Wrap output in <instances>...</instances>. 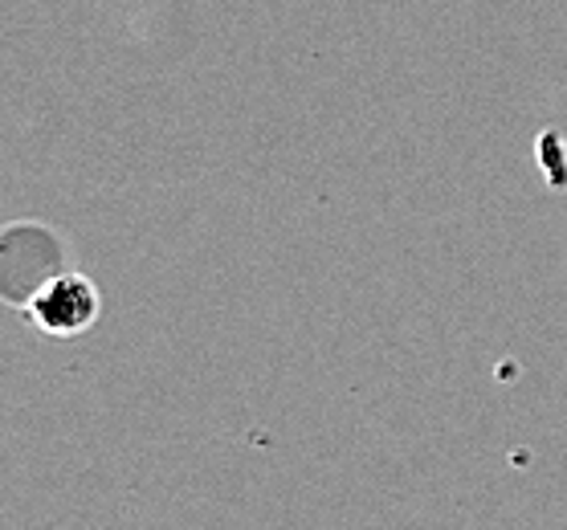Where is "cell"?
Instances as JSON below:
<instances>
[{"mask_svg": "<svg viewBox=\"0 0 567 530\" xmlns=\"http://www.w3.org/2000/svg\"><path fill=\"white\" fill-rule=\"evenodd\" d=\"M103 314V294L86 273L58 270L38 282L25 298V319L50 339H78L94 331Z\"/></svg>", "mask_w": 567, "mask_h": 530, "instance_id": "1", "label": "cell"}]
</instances>
